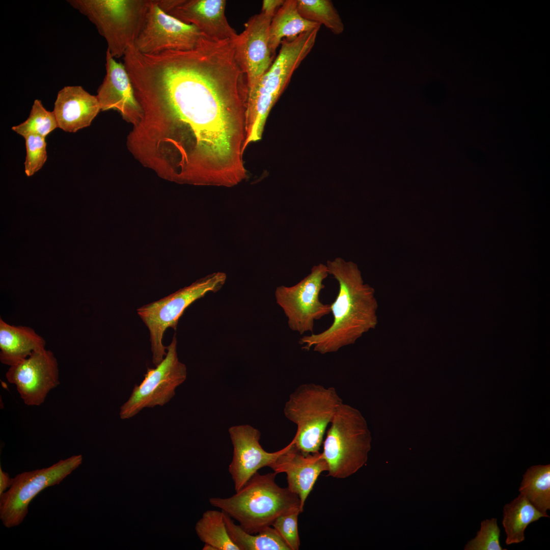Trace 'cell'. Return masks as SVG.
<instances>
[{"label": "cell", "instance_id": "6da1fadb", "mask_svg": "<svg viewBox=\"0 0 550 550\" xmlns=\"http://www.w3.org/2000/svg\"><path fill=\"white\" fill-rule=\"evenodd\" d=\"M123 64L143 112L127 147L143 166L197 184L244 169L247 81L234 40L203 35L193 49L150 54L134 48Z\"/></svg>", "mask_w": 550, "mask_h": 550}, {"label": "cell", "instance_id": "7a4b0ae2", "mask_svg": "<svg viewBox=\"0 0 550 550\" xmlns=\"http://www.w3.org/2000/svg\"><path fill=\"white\" fill-rule=\"evenodd\" d=\"M326 265L328 274L339 284L337 295L330 304L333 323L320 333L302 336L298 342L303 349L322 354L354 344L378 323L375 290L364 283L358 265L340 257L328 260Z\"/></svg>", "mask_w": 550, "mask_h": 550}, {"label": "cell", "instance_id": "3957f363", "mask_svg": "<svg viewBox=\"0 0 550 550\" xmlns=\"http://www.w3.org/2000/svg\"><path fill=\"white\" fill-rule=\"evenodd\" d=\"M320 27L284 39L276 59L245 102L244 149L262 138L270 110L290 80L294 72L313 49Z\"/></svg>", "mask_w": 550, "mask_h": 550}, {"label": "cell", "instance_id": "277c9868", "mask_svg": "<svg viewBox=\"0 0 550 550\" xmlns=\"http://www.w3.org/2000/svg\"><path fill=\"white\" fill-rule=\"evenodd\" d=\"M277 475L258 472L232 496L211 498L209 502L235 519L248 533H257L283 514L302 512L298 496L288 487H280L275 482Z\"/></svg>", "mask_w": 550, "mask_h": 550}, {"label": "cell", "instance_id": "5b68a950", "mask_svg": "<svg viewBox=\"0 0 550 550\" xmlns=\"http://www.w3.org/2000/svg\"><path fill=\"white\" fill-rule=\"evenodd\" d=\"M343 403L336 389L313 383L300 385L289 396L285 417L297 426L295 446L306 453L319 452L327 426Z\"/></svg>", "mask_w": 550, "mask_h": 550}, {"label": "cell", "instance_id": "8992f818", "mask_svg": "<svg viewBox=\"0 0 550 550\" xmlns=\"http://www.w3.org/2000/svg\"><path fill=\"white\" fill-rule=\"evenodd\" d=\"M371 436L360 413L342 403L330 423L323 442L322 457L328 466V475L345 478L366 462Z\"/></svg>", "mask_w": 550, "mask_h": 550}, {"label": "cell", "instance_id": "52a82bcc", "mask_svg": "<svg viewBox=\"0 0 550 550\" xmlns=\"http://www.w3.org/2000/svg\"><path fill=\"white\" fill-rule=\"evenodd\" d=\"M149 0H69L105 38L116 58L134 44L144 23Z\"/></svg>", "mask_w": 550, "mask_h": 550}, {"label": "cell", "instance_id": "ba28073f", "mask_svg": "<svg viewBox=\"0 0 550 550\" xmlns=\"http://www.w3.org/2000/svg\"><path fill=\"white\" fill-rule=\"evenodd\" d=\"M226 279L224 272H213L166 297L137 309L138 315L149 332L152 362L155 366L167 354V347L162 344L166 330L169 327L176 330L179 319L186 309L208 292L219 291Z\"/></svg>", "mask_w": 550, "mask_h": 550}, {"label": "cell", "instance_id": "9c48e42d", "mask_svg": "<svg viewBox=\"0 0 550 550\" xmlns=\"http://www.w3.org/2000/svg\"><path fill=\"white\" fill-rule=\"evenodd\" d=\"M81 455L61 459L47 468L24 472L12 478L11 487L0 496V519L7 528L18 526L28 513L33 499L45 488L59 484L81 464Z\"/></svg>", "mask_w": 550, "mask_h": 550}, {"label": "cell", "instance_id": "30bf717a", "mask_svg": "<svg viewBox=\"0 0 550 550\" xmlns=\"http://www.w3.org/2000/svg\"><path fill=\"white\" fill-rule=\"evenodd\" d=\"M328 275L326 264L320 263L313 266L310 273L296 284L276 288V302L283 310L292 331L301 335L312 334L315 321L331 313V305L319 299L325 287L323 282Z\"/></svg>", "mask_w": 550, "mask_h": 550}, {"label": "cell", "instance_id": "8fae6325", "mask_svg": "<svg viewBox=\"0 0 550 550\" xmlns=\"http://www.w3.org/2000/svg\"><path fill=\"white\" fill-rule=\"evenodd\" d=\"M176 349L174 335L167 347L165 358L155 368H148L142 382L134 386L129 398L121 407L122 419L132 417L145 407L162 406L174 397L175 389L187 376L186 366L179 361Z\"/></svg>", "mask_w": 550, "mask_h": 550}, {"label": "cell", "instance_id": "7c38bea8", "mask_svg": "<svg viewBox=\"0 0 550 550\" xmlns=\"http://www.w3.org/2000/svg\"><path fill=\"white\" fill-rule=\"evenodd\" d=\"M203 35L195 25L164 12L157 0H149L143 25L134 45L138 51L148 54L189 50L196 47Z\"/></svg>", "mask_w": 550, "mask_h": 550}, {"label": "cell", "instance_id": "4fadbf2b", "mask_svg": "<svg viewBox=\"0 0 550 550\" xmlns=\"http://www.w3.org/2000/svg\"><path fill=\"white\" fill-rule=\"evenodd\" d=\"M6 377L16 386L21 399L30 406L42 404L48 393L60 383L57 360L51 351L45 349L34 351L10 366Z\"/></svg>", "mask_w": 550, "mask_h": 550}, {"label": "cell", "instance_id": "5bb4252c", "mask_svg": "<svg viewBox=\"0 0 550 550\" xmlns=\"http://www.w3.org/2000/svg\"><path fill=\"white\" fill-rule=\"evenodd\" d=\"M273 16L263 11L253 15L245 24L244 31L234 39L236 58L246 76V96L272 63L268 32Z\"/></svg>", "mask_w": 550, "mask_h": 550}, {"label": "cell", "instance_id": "9a60e30c", "mask_svg": "<svg viewBox=\"0 0 550 550\" xmlns=\"http://www.w3.org/2000/svg\"><path fill=\"white\" fill-rule=\"evenodd\" d=\"M159 7L181 21L195 25L217 41L233 40L238 34L225 16V0H157Z\"/></svg>", "mask_w": 550, "mask_h": 550}, {"label": "cell", "instance_id": "2e32d148", "mask_svg": "<svg viewBox=\"0 0 550 550\" xmlns=\"http://www.w3.org/2000/svg\"><path fill=\"white\" fill-rule=\"evenodd\" d=\"M229 432L233 446V456L229 472L237 491L259 469L270 467L285 447L274 452H266L259 443L261 433L249 425L232 426Z\"/></svg>", "mask_w": 550, "mask_h": 550}, {"label": "cell", "instance_id": "e0dca14e", "mask_svg": "<svg viewBox=\"0 0 550 550\" xmlns=\"http://www.w3.org/2000/svg\"><path fill=\"white\" fill-rule=\"evenodd\" d=\"M105 59L106 74L96 96L101 111H116L124 120L135 126L142 119L143 112L126 69L108 50Z\"/></svg>", "mask_w": 550, "mask_h": 550}, {"label": "cell", "instance_id": "ac0fdd59", "mask_svg": "<svg viewBox=\"0 0 550 550\" xmlns=\"http://www.w3.org/2000/svg\"><path fill=\"white\" fill-rule=\"evenodd\" d=\"M270 468L277 474H286L287 487L299 498L302 511L318 476L328 471L321 453L304 452L295 446L293 439Z\"/></svg>", "mask_w": 550, "mask_h": 550}, {"label": "cell", "instance_id": "d6986e66", "mask_svg": "<svg viewBox=\"0 0 550 550\" xmlns=\"http://www.w3.org/2000/svg\"><path fill=\"white\" fill-rule=\"evenodd\" d=\"M101 111L96 96L79 86H66L59 91L53 112L59 128L76 132L90 126Z\"/></svg>", "mask_w": 550, "mask_h": 550}, {"label": "cell", "instance_id": "ffe728a7", "mask_svg": "<svg viewBox=\"0 0 550 550\" xmlns=\"http://www.w3.org/2000/svg\"><path fill=\"white\" fill-rule=\"evenodd\" d=\"M45 341L32 328L12 325L0 318V361L12 366L34 351L45 349Z\"/></svg>", "mask_w": 550, "mask_h": 550}, {"label": "cell", "instance_id": "44dd1931", "mask_svg": "<svg viewBox=\"0 0 550 550\" xmlns=\"http://www.w3.org/2000/svg\"><path fill=\"white\" fill-rule=\"evenodd\" d=\"M320 25L301 16L297 6V0H286L273 16L269 28L268 44L274 56L277 48L284 39L289 40L311 31Z\"/></svg>", "mask_w": 550, "mask_h": 550}, {"label": "cell", "instance_id": "7402d4cb", "mask_svg": "<svg viewBox=\"0 0 550 550\" xmlns=\"http://www.w3.org/2000/svg\"><path fill=\"white\" fill-rule=\"evenodd\" d=\"M542 517H549L546 513L538 510L523 494H520L503 508V526L507 545L518 543L525 540L524 532L527 526Z\"/></svg>", "mask_w": 550, "mask_h": 550}, {"label": "cell", "instance_id": "603a6c76", "mask_svg": "<svg viewBox=\"0 0 550 550\" xmlns=\"http://www.w3.org/2000/svg\"><path fill=\"white\" fill-rule=\"evenodd\" d=\"M223 513L229 535L240 550H290L274 528L269 526L255 535L250 534L235 524L228 514Z\"/></svg>", "mask_w": 550, "mask_h": 550}, {"label": "cell", "instance_id": "cb8c5ba5", "mask_svg": "<svg viewBox=\"0 0 550 550\" xmlns=\"http://www.w3.org/2000/svg\"><path fill=\"white\" fill-rule=\"evenodd\" d=\"M519 491L538 510L546 513L550 509V465L529 468L523 475Z\"/></svg>", "mask_w": 550, "mask_h": 550}, {"label": "cell", "instance_id": "d4e9b609", "mask_svg": "<svg viewBox=\"0 0 550 550\" xmlns=\"http://www.w3.org/2000/svg\"><path fill=\"white\" fill-rule=\"evenodd\" d=\"M196 531L203 542L217 550H240L229 535L222 510L205 512L197 524Z\"/></svg>", "mask_w": 550, "mask_h": 550}, {"label": "cell", "instance_id": "484cf974", "mask_svg": "<svg viewBox=\"0 0 550 550\" xmlns=\"http://www.w3.org/2000/svg\"><path fill=\"white\" fill-rule=\"evenodd\" d=\"M297 6L305 19L324 25L335 35L343 32V23L331 1L297 0Z\"/></svg>", "mask_w": 550, "mask_h": 550}, {"label": "cell", "instance_id": "4316f807", "mask_svg": "<svg viewBox=\"0 0 550 550\" xmlns=\"http://www.w3.org/2000/svg\"><path fill=\"white\" fill-rule=\"evenodd\" d=\"M58 127L53 111L46 110L41 100L36 99L26 120L19 125L13 126L12 130L24 138L31 134L45 138Z\"/></svg>", "mask_w": 550, "mask_h": 550}, {"label": "cell", "instance_id": "83f0119b", "mask_svg": "<svg viewBox=\"0 0 550 550\" xmlns=\"http://www.w3.org/2000/svg\"><path fill=\"white\" fill-rule=\"evenodd\" d=\"M500 530L496 518L481 522L480 530L476 536L468 541L465 550H503L500 542Z\"/></svg>", "mask_w": 550, "mask_h": 550}, {"label": "cell", "instance_id": "f1b7e54d", "mask_svg": "<svg viewBox=\"0 0 550 550\" xmlns=\"http://www.w3.org/2000/svg\"><path fill=\"white\" fill-rule=\"evenodd\" d=\"M25 140L26 157L24 172L28 177L33 176L41 169L47 158L45 138L29 135Z\"/></svg>", "mask_w": 550, "mask_h": 550}, {"label": "cell", "instance_id": "f546056e", "mask_svg": "<svg viewBox=\"0 0 550 550\" xmlns=\"http://www.w3.org/2000/svg\"><path fill=\"white\" fill-rule=\"evenodd\" d=\"M300 513L298 510L283 514L272 524L290 550H298L300 545L297 524Z\"/></svg>", "mask_w": 550, "mask_h": 550}, {"label": "cell", "instance_id": "4dcf8cb0", "mask_svg": "<svg viewBox=\"0 0 550 550\" xmlns=\"http://www.w3.org/2000/svg\"><path fill=\"white\" fill-rule=\"evenodd\" d=\"M283 0H264L262 3L261 11L274 15L279 8L283 4Z\"/></svg>", "mask_w": 550, "mask_h": 550}, {"label": "cell", "instance_id": "1f68e13d", "mask_svg": "<svg viewBox=\"0 0 550 550\" xmlns=\"http://www.w3.org/2000/svg\"><path fill=\"white\" fill-rule=\"evenodd\" d=\"M12 484V478L0 467V496L7 491Z\"/></svg>", "mask_w": 550, "mask_h": 550}, {"label": "cell", "instance_id": "d6a6232c", "mask_svg": "<svg viewBox=\"0 0 550 550\" xmlns=\"http://www.w3.org/2000/svg\"><path fill=\"white\" fill-rule=\"evenodd\" d=\"M203 549L204 550H217L216 548L212 545L206 543H205Z\"/></svg>", "mask_w": 550, "mask_h": 550}]
</instances>
